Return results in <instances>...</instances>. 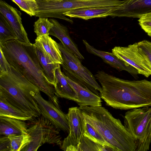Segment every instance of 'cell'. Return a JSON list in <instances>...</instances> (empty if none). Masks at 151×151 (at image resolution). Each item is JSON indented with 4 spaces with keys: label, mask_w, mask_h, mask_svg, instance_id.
Masks as SVG:
<instances>
[{
    "label": "cell",
    "mask_w": 151,
    "mask_h": 151,
    "mask_svg": "<svg viewBox=\"0 0 151 151\" xmlns=\"http://www.w3.org/2000/svg\"><path fill=\"white\" fill-rule=\"evenodd\" d=\"M124 124L135 141L136 151L149 150L151 143V106L127 111L124 116Z\"/></svg>",
    "instance_id": "5b68a950"
},
{
    "label": "cell",
    "mask_w": 151,
    "mask_h": 151,
    "mask_svg": "<svg viewBox=\"0 0 151 151\" xmlns=\"http://www.w3.org/2000/svg\"><path fill=\"white\" fill-rule=\"evenodd\" d=\"M40 92L37 87L12 66L7 73L0 74V96L33 117L41 115L34 98Z\"/></svg>",
    "instance_id": "277c9868"
},
{
    "label": "cell",
    "mask_w": 151,
    "mask_h": 151,
    "mask_svg": "<svg viewBox=\"0 0 151 151\" xmlns=\"http://www.w3.org/2000/svg\"><path fill=\"white\" fill-rule=\"evenodd\" d=\"M58 45L63 60L61 65L63 74L80 86L100 96L101 87L95 76L82 65L79 58L68 51L61 42Z\"/></svg>",
    "instance_id": "8992f818"
},
{
    "label": "cell",
    "mask_w": 151,
    "mask_h": 151,
    "mask_svg": "<svg viewBox=\"0 0 151 151\" xmlns=\"http://www.w3.org/2000/svg\"><path fill=\"white\" fill-rule=\"evenodd\" d=\"M123 17L140 18L151 13V0H124Z\"/></svg>",
    "instance_id": "e0dca14e"
},
{
    "label": "cell",
    "mask_w": 151,
    "mask_h": 151,
    "mask_svg": "<svg viewBox=\"0 0 151 151\" xmlns=\"http://www.w3.org/2000/svg\"><path fill=\"white\" fill-rule=\"evenodd\" d=\"M138 21L141 28L151 37V13L140 17Z\"/></svg>",
    "instance_id": "f1b7e54d"
},
{
    "label": "cell",
    "mask_w": 151,
    "mask_h": 151,
    "mask_svg": "<svg viewBox=\"0 0 151 151\" xmlns=\"http://www.w3.org/2000/svg\"><path fill=\"white\" fill-rule=\"evenodd\" d=\"M17 40V37L11 25L0 14V45H3L7 41Z\"/></svg>",
    "instance_id": "cb8c5ba5"
},
{
    "label": "cell",
    "mask_w": 151,
    "mask_h": 151,
    "mask_svg": "<svg viewBox=\"0 0 151 151\" xmlns=\"http://www.w3.org/2000/svg\"><path fill=\"white\" fill-rule=\"evenodd\" d=\"M20 9L31 17L35 16L37 4L36 0H12Z\"/></svg>",
    "instance_id": "83f0119b"
},
{
    "label": "cell",
    "mask_w": 151,
    "mask_h": 151,
    "mask_svg": "<svg viewBox=\"0 0 151 151\" xmlns=\"http://www.w3.org/2000/svg\"><path fill=\"white\" fill-rule=\"evenodd\" d=\"M54 88L58 97L76 102L78 95L67 81L61 70L60 66L56 69Z\"/></svg>",
    "instance_id": "d6986e66"
},
{
    "label": "cell",
    "mask_w": 151,
    "mask_h": 151,
    "mask_svg": "<svg viewBox=\"0 0 151 151\" xmlns=\"http://www.w3.org/2000/svg\"><path fill=\"white\" fill-rule=\"evenodd\" d=\"M70 131L60 147L65 151H76L77 147L84 134L85 120L79 107L69 108L67 114Z\"/></svg>",
    "instance_id": "9c48e42d"
},
{
    "label": "cell",
    "mask_w": 151,
    "mask_h": 151,
    "mask_svg": "<svg viewBox=\"0 0 151 151\" xmlns=\"http://www.w3.org/2000/svg\"><path fill=\"white\" fill-rule=\"evenodd\" d=\"M84 135L93 141L102 145L110 147L116 151L114 148L105 140L101 134L91 124L85 120Z\"/></svg>",
    "instance_id": "484cf974"
},
{
    "label": "cell",
    "mask_w": 151,
    "mask_h": 151,
    "mask_svg": "<svg viewBox=\"0 0 151 151\" xmlns=\"http://www.w3.org/2000/svg\"><path fill=\"white\" fill-rule=\"evenodd\" d=\"M0 74L7 73L11 70V66L6 58L0 47Z\"/></svg>",
    "instance_id": "4dcf8cb0"
},
{
    "label": "cell",
    "mask_w": 151,
    "mask_h": 151,
    "mask_svg": "<svg viewBox=\"0 0 151 151\" xmlns=\"http://www.w3.org/2000/svg\"><path fill=\"white\" fill-rule=\"evenodd\" d=\"M27 129L30 136V143L22 151H36L43 145H56L60 147L63 141L60 130L50 120L42 116L37 117Z\"/></svg>",
    "instance_id": "52a82bcc"
},
{
    "label": "cell",
    "mask_w": 151,
    "mask_h": 151,
    "mask_svg": "<svg viewBox=\"0 0 151 151\" xmlns=\"http://www.w3.org/2000/svg\"><path fill=\"white\" fill-rule=\"evenodd\" d=\"M112 52L134 68L139 74L147 78L151 75V64L147 57L139 50L137 43L127 47L116 46L112 49Z\"/></svg>",
    "instance_id": "ba28073f"
},
{
    "label": "cell",
    "mask_w": 151,
    "mask_h": 151,
    "mask_svg": "<svg viewBox=\"0 0 151 151\" xmlns=\"http://www.w3.org/2000/svg\"><path fill=\"white\" fill-rule=\"evenodd\" d=\"M0 151H11V142L8 136L0 135Z\"/></svg>",
    "instance_id": "1f68e13d"
},
{
    "label": "cell",
    "mask_w": 151,
    "mask_h": 151,
    "mask_svg": "<svg viewBox=\"0 0 151 151\" xmlns=\"http://www.w3.org/2000/svg\"><path fill=\"white\" fill-rule=\"evenodd\" d=\"M114 151L112 148L97 143L84 134L78 145L76 151Z\"/></svg>",
    "instance_id": "603a6c76"
},
{
    "label": "cell",
    "mask_w": 151,
    "mask_h": 151,
    "mask_svg": "<svg viewBox=\"0 0 151 151\" xmlns=\"http://www.w3.org/2000/svg\"><path fill=\"white\" fill-rule=\"evenodd\" d=\"M64 76L77 93L78 97L76 102L80 106H102V100L100 96L80 86L64 75Z\"/></svg>",
    "instance_id": "ac0fdd59"
},
{
    "label": "cell",
    "mask_w": 151,
    "mask_h": 151,
    "mask_svg": "<svg viewBox=\"0 0 151 151\" xmlns=\"http://www.w3.org/2000/svg\"><path fill=\"white\" fill-rule=\"evenodd\" d=\"M0 47L10 65L47 95L56 106L60 107L58 96L43 72L33 44L15 39L7 41Z\"/></svg>",
    "instance_id": "7a4b0ae2"
},
{
    "label": "cell",
    "mask_w": 151,
    "mask_h": 151,
    "mask_svg": "<svg viewBox=\"0 0 151 151\" xmlns=\"http://www.w3.org/2000/svg\"><path fill=\"white\" fill-rule=\"evenodd\" d=\"M121 5L114 7L87 8L71 10L64 14L65 16L88 20L108 16L122 17Z\"/></svg>",
    "instance_id": "7c38bea8"
},
{
    "label": "cell",
    "mask_w": 151,
    "mask_h": 151,
    "mask_svg": "<svg viewBox=\"0 0 151 151\" xmlns=\"http://www.w3.org/2000/svg\"><path fill=\"white\" fill-rule=\"evenodd\" d=\"M124 0H63L59 2L61 14L73 10L87 8L120 6Z\"/></svg>",
    "instance_id": "4fadbf2b"
},
{
    "label": "cell",
    "mask_w": 151,
    "mask_h": 151,
    "mask_svg": "<svg viewBox=\"0 0 151 151\" xmlns=\"http://www.w3.org/2000/svg\"><path fill=\"white\" fill-rule=\"evenodd\" d=\"M34 98L38 104L41 115L50 120L60 130L69 133L70 128L67 114L50 100L44 99L40 92L36 94Z\"/></svg>",
    "instance_id": "30bf717a"
},
{
    "label": "cell",
    "mask_w": 151,
    "mask_h": 151,
    "mask_svg": "<svg viewBox=\"0 0 151 151\" xmlns=\"http://www.w3.org/2000/svg\"><path fill=\"white\" fill-rule=\"evenodd\" d=\"M94 76L101 85L100 96L107 105L121 110L151 106V81L125 80L102 70Z\"/></svg>",
    "instance_id": "6da1fadb"
},
{
    "label": "cell",
    "mask_w": 151,
    "mask_h": 151,
    "mask_svg": "<svg viewBox=\"0 0 151 151\" xmlns=\"http://www.w3.org/2000/svg\"><path fill=\"white\" fill-rule=\"evenodd\" d=\"M54 63L61 65L63 62L62 53L58 43L49 35L37 37L34 44Z\"/></svg>",
    "instance_id": "2e32d148"
},
{
    "label": "cell",
    "mask_w": 151,
    "mask_h": 151,
    "mask_svg": "<svg viewBox=\"0 0 151 151\" xmlns=\"http://www.w3.org/2000/svg\"><path fill=\"white\" fill-rule=\"evenodd\" d=\"M83 43L89 53L98 56L102 59L106 63L120 71L125 70L134 78H138L139 73L136 69L124 61L118 58L112 52L97 49L90 45L85 40H83Z\"/></svg>",
    "instance_id": "5bb4252c"
},
{
    "label": "cell",
    "mask_w": 151,
    "mask_h": 151,
    "mask_svg": "<svg viewBox=\"0 0 151 151\" xmlns=\"http://www.w3.org/2000/svg\"><path fill=\"white\" fill-rule=\"evenodd\" d=\"M85 120L91 124L116 151H136L132 136L119 119L104 107L80 106Z\"/></svg>",
    "instance_id": "3957f363"
},
{
    "label": "cell",
    "mask_w": 151,
    "mask_h": 151,
    "mask_svg": "<svg viewBox=\"0 0 151 151\" xmlns=\"http://www.w3.org/2000/svg\"><path fill=\"white\" fill-rule=\"evenodd\" d=\"M49 20L53 24L49 35L58 38L65 48L78 58L84 59V57L80 52L76 45L70 37L66 27L60 24L55 19H50Z\"/></svg>",
    "instance_id": "9a60e30c"
},
{
    "label": "cell",
    "mask_w": 151,
    "mask_h": 151,
    "mask_svg": "<svg viewBox=\"0 0 151 151\" xmlns=\"http://www.w3.org/2000/svg\"><path fill=\"white\" fill-rule=\"evenodd\" d=\"M11 142V151L22 150L30 143L31 137L28 134L8 136Z\"/></svg>",
    "instance_id": "d4e9b609"
},
{
    "label": "cell",
    "mask_w": 151,
    "mask_h": 151,
    "mask_svg": "<svg viewBox=\"0 0 151 151\" xmlns=\"http://www.w3.org/2000/svg\"><path fill=\"white\" fill-rule=\"evenodd\" d=\"M28 128L25 121L0 116V135H11L27 134Z\"/></svg>",
    "instance_id": "ffe728a7"
},
{
    "label": "cell",
    "mask_w": 151,
    "mask_h": 151,
    "mask_svg": "<svg viewBox=\"0 0 151 151\" xmlns=\"http://www.w3.org/2000/svg\"><path fill=\"white\" fill-rule=\"evenodd\" d=\"M33 45L43 72L46 76L54 86L55 81V71L57 68L60 65L53 63L39 48L34 44Z\"/></svg>",
    "instance_id": "7402d4cb"
},
{
    "label": "cell",
    "mask_w": 151,
    "mask_h": 151,
    "mask_svg": "<svg viewBox=\"0 0 151 151\" xmlns=\"http://www.w3.org/2000/svg\"><path fill=\"white\" fill-rule=\"evenodd\" d=\"M53 25V23L47 18H39L34 23V32L37 37L49 35L50 32Z\"/></svg>",
    "instance_id": "4316f807"
},
{
    "label": "cell",
    "mask_w": 151,
    "mask_h": 151,
    "mask_svg": "<svg viewBox=\"0 0 151 151\" xmlns=\"http://www.w3.org/2000/svg\"><path fill=\"white\" fill-rule=\"evenodd\" d=\"M0 14L5 17L11 25L18 40L23 42H30L22 24V14L20 11L5 1L0 0Z\"/></svg>",
    "instance_id": "8fae6325"
},
{
    "label": "cell",
    "mask_w": 151,
    "mask_h": 151,
    "mask_svg": "<svg viewBox=\"0 0 151 151\" xmlns=\"http://www.w3.org/2000/svg\"><path fill=\"white\" fill-rule=\"evenodd\" d=\"M47 1H62L63 0H45Z\"/></svg>",
    "instance_id": "d6a6232c"
},
{
    "label": "cell",
    "mask_w": 151,
    "mask_h": 151,
    "mask_svg": "<svg viewBox=\"0 0 151 151\" xmlns=\"http://www.w3.org/2000/svg\"><path fill=\"white\" fill-rule=\"evenodd\" d=\"M137 43L139 50L146 55L151 64V42L144 40Z\"/></svg>",
    "instance_id": "f546056e"
},
{
    "label": "cell",
    "mask_w": 151,
    "mask_h": 151,
    "mask_svg": "<svg viewBox=\"0 0 151 151\" xmlns=\"http://www.w3.org/2000/svg\"><path fill=\"white\" fill-rule=\"evenodd\" d=\"M0 116L8 117L26 121L33 117L13 106L5 98L0 96Z\"/></svg>",
    "instance_id": "44dd1931"
}]
</instances>
